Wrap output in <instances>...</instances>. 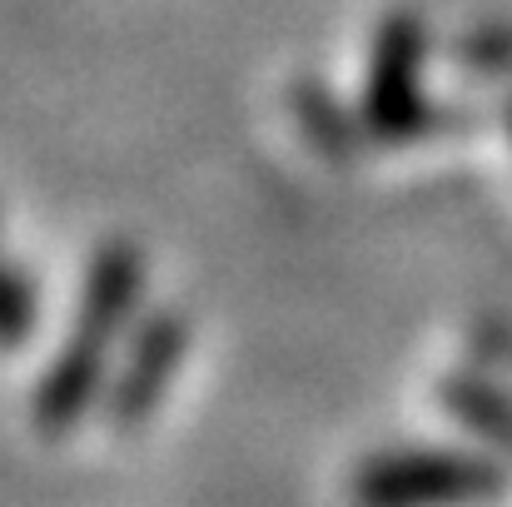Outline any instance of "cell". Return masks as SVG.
<instances>
[{
	"mask_svg": "<svg viewBox=\"0 0 512 507\" xmlns=\"http://www.w3.org/2000/svg\"><path fill=\"white\" fill-rule=\"evenodd\" d=\"M184 348H189V329L179 314H155L140 324V334L130 338V353L125 363L115 368V383H105V408H110V428L120 433H135L155 418V408L165 403L174 373L184 363Z\"/></svg>",
	"mask_w": 512,
	"mask_h": 507,
	"instance_id": "277c9868",
	"label": "cell"
},
{
	"mask_svg": "<svg viewBox=\"0 0 512 507\" xmlns=\"http://www.w3.org/2000/svg\"><path fill=\"white\" fill-rule=\"evenodd\" d=\"M483 348H488V358L512 363V329H483Z\"/></svg>",
	"mask_w": 512,
	"mask_h": 507,
	"instance_id": "ba28073f",
	"label": "cell"
},
{
	"mask_svg": "<svg viewBox=\"0 0 512 507\" xmlns=\"http://www.w3.org/2000/svg\"><path fill=\"white\" fill-rule=\"evenodd\" d=\"M140 289H145V259L135 244L110 239L95 249L85 284H80V304L70 319V338L60 343V353L50 358L35 398H30V418L45 438L70 433L95 398H105L110 383V348L125 338L135 309H140Z\"/></svg>",
	"mask_w": 512,
	"mask_h": 507,
	"instance_id": "6da1fadb",
	"label": "cell"
},
{
	"mask_svg": "<svg viewBox=\"0 0 512 507\" xmlns=\"http://www.w3.org/2000/svg\"><path fill=\"white\" fill-rule=\"evenodd\" d=\"M35 329V289L0 249V348H20Z\"/></svg>",
	"mask_w": 512,
	"mask_h": 507,
	"instance_id": "52a82bcc",
	"label": "cell"
},
{
	"mask_svg": "<svg viewBox=\"0 0 512 507\" xmlns=\"http://www.w3.org/2000/svg\"><path fill=\"white\" fill-rule=\"evenodd\" d=\"M508 488L503 463L458 448H383L348 478L353 507H478Z\"/></svg>",
	"mask_w": 512,
	"mask_h": 507,
	"instance_id": "7a4b0ae2",
	"label": "cell"
},
{
	"mask_svg": "<svg viewBox=\"0 0 512 507\" xmlns=\"http://www.w3.org/2000/svg\"><path fill=\"white\" fill-rule=\"evenodd\" d=\"M299 120H304V135L324 150V155H334V160H343V155H353V145H358V135H353V120L343 115L339 105L324 95V90H299Z\"/></svg>",
	"mask_w": 512,
	"mask_h": 507,
	"instance_id": "8992f818",
	"label": "cell"
},
{
	"mask_svg": "<svg viewBox=\"0 0 512 507\" xmlns=\"http://www.w3.org/2000/svg\"><path fill=\"white\" fill-rule=\"evenodd\" d=\"M423 20L413 10H398L378 25L368 80H363V135L378 145H408L433 130V110L423 105L418 75H423Z\"/></svg>",
	"mask_w": 512,
	"mask_h": 507,
	"instance_id": "3957f363",
	"label": "cell"
},
{
	"mask_svg": "<svg viewBox=\"0 0 512 507\" xmlns=\"http://www.w3.org/2000/svg\"><path fill=\"white\" fill-rule=\"evenodd\" d=\"M443 403H448V413L473 438H483L498 453H512V393L508 388H498L483 373H453L443 383Z\"/></svg>",
	"mask_w": 512,
	"mask_h": 507,
	"instance_id": "5b68a950",
	"label": "cell"
},
{
	"mask_svg": "<svg viewBox=\"0 0 512 507\" xmlns=\"http://www.w3.org/2000/svg\"><path fill=\"white\" fill-rule=\"evenodd\" d=\"M508 130H512V105H508Z\"/></svg>",
	"mask_w": 512,
	"mask_h": 507,
	"instance_id": "9c48e42d",
	"label": "cell"
}]
</instances>
